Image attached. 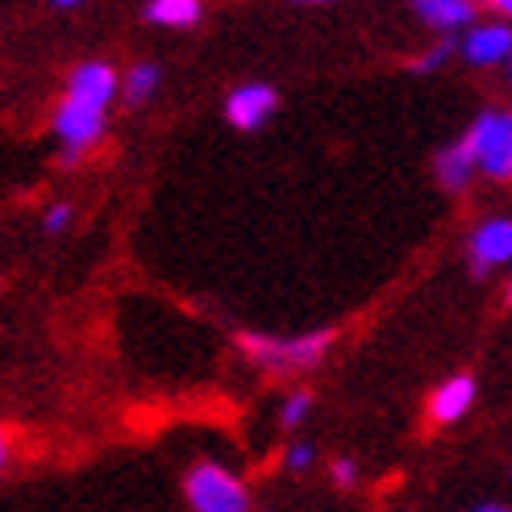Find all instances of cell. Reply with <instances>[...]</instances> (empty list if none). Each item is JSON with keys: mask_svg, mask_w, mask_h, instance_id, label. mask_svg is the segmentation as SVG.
I'll list each match as a JSON object with an SVG mask.
<instances>
[{"mask_svg": "<svg viewBox=\"0 0 512 512\" xmlns=\"http://www.w3.org/2000/svg\"><path fill=\"white\" fill-rule=\"evenodd\" d=\"M329 342H334V334H329V329H321V334H309V338H288V342L263 338V334H242V338H238V346H242L259 367H267V371L313 367L317 358L325 354Z\"/></svg>", "mask_w": 512, "mask_h": 512, "instance_id": "6da1fadb", "label": "cell"}, {"mask_svg": "<svg viewBox=\"0 0 512 512\" xmlns=\"http://www.w3.org/2000/svg\"><path fill=\"white\" fill-rule=\"evenodd\" d=\"M184 492H188V504L196 512H246L250 508L242 479H234V475H229L225 467H217V463L192 467Z\"/></svg>", "mask_w": 512, "mask_h": 512, "instance_id": "7a4b0ae2", "label": "cell"}, {"mask_svg": "<svg viewBox=\"0 0 512 512\" xmlns=\"http://www.w3.org/2000/svg\"><path fill=\"white\" fill-rule=\"evenodd\" d=\"M467 142L483 171L496 179H512V117L508 113H483L471 125Z\"/></svg>", "mask_w": 512, "mask_h": 512, "instance_id": "3957f363", "label": "cell"}, {"mask_svg": "<svg viewBox=\"0 0 512 512\" xmlns=\"http://www.w3.org/2000/svg\"><path fill=\"white\" fill-rule=\"evenodd\" d=\"M508 259H512V221H483L471 238V267L488 275Z\"/></svg>", "mask_w": 512, "mask_h": 512, "instance_id": "277c9868", "label": "cell"}, {"mask_svg": "<svg viewBox=\"0 0 512 512\" xmlns=\"http://www.w3.org/2000/svg\"><path fill=\"white\" fill-rule=\"evenodd\" d=\"M113 67L105 63H84L71 71V88H67V100H75V105H88V109H100L105 113V105L113 100Z\"/></svg>", "mask_w": 512, "mask_h": 512, "instance_id": "5b68a950", "label": "cell"}, {"mask_svg": "<svg viewBox=\"0 0 512 512\" xmlns=\"http://www.w3.org/2000/svg\"><path fill=\"white\" fill-rule=\"evenodd\" d=\"M55 130L67 146L84 150L100 138V130H105V113L100 109H88V105H75V100H63L59 113H55Z\"/></svg>", "mask_w": 512, "mask_h": 512, "instance_id": "8992f818", "label": "cell"}, {"mask_svg": "<svg viewBox=\"0 0 512 512\" xmlns=\"http://www.w3.org/2000/svg\"><path fill=\"white\" fill-rule=\"evenodd\" d=\"M271 109H275V88H267V84H246L225 100V113L238 130H259L271 117Z\"/></svg>", "mask_w": 512, "mask_h": 512, "instance_id": "52a82bcc", "label": "cell"}, {"mask_svg": "<svg viewBox=\"0 0 512 512\" xmlns=\"http://www.w3.org/2000/svg\"><path fill=\"white\" fill-rule=\"evenodd\" d=\"M463 55H467L471 63H479V67L508 59V55H512V30H508V25H479V30L467 34Z\"/></svg>", "mask_w": 512, "mask_h": 512, "instance_id": "ba28073f", "label": "cell"}, {"mask_svg": "<svg viewBox=\"0 0 512 512\" xmlns=\"http://www.w3.org/2000/svg\"><path fill=\"white\" fill-rule=\"evenodd\" d=\"M471 400H475V379L471 375H454V379L442 383L438 392H433L429 413H433V421H458L471 408Z\"/></svg>", "mask_w": 512, "mask_h": 512, "instance_id": "9c48e42d", "label": "cell"}, {"mask_svg": "<svg viewBox=\"0 0 512 512\" xmlns=\"http://www.w3.org/2000/svg\"><path fill=\"white\" fill-rule=\"evenodd\" d=\"M475 167H479V159H475V150H471L467 138L458 142V146H446L442 155H438V179H442L446 188H463Z\"/></svg>", "mask_w": 512, "mask_h": 512, "instance_id": "30bf717a", "label": "cell"}, {"mask_svg": "<svg viewBox=\"0 0 512 512\" xmlns=\"http://www.w3.org/2000/svg\"><path fill=\"white\" fill-rule=\"evenodd\" d=\"M417 13H421V21L438 25V30H454V25H467L475 9L467 0H421Z\"/></svg>", "mask_w": 512, "mask_h": 512, "instance_id": "8fae6325", "label": "cell"}, {"mask_svg": "<svg viewBox=\"0 0 512 512\" xmlns=\"http://www.w3.org/2000/svg\"><path fill=\"white\" fill-rule=\"evenodd\" d=\"M146 21L155 25H196L200 21V5L196 0H150L146 5Z\"/></svg>", "mask_w": 512, "mask_h": 512, "instance_id": "7c38bea8", "label": "cell"}, {"mask_svg": "<svg viewBox=\"0 0 512 512\" xmlns=\"http://www.w3.org/2000/svg\"><path fill=\"white\" fill-rule=\"evenodd\" d=\"M155 84H159V67L155 63H138L134 71H130V80H125V105H142V100L155 92Z\"/></svg>", "mask_w": 512, "mask_h": 512, "instance_id": "4fadbf2b", "label": "cell"}, {"mask_svg": "<svg viewBox=\"0 0 512 512\" xmlns=\"http://www.w3.org/2000/svg\"><path fill=\"white\" fill-rule=\"evenodd\" d=\"M309 404H313L309 392H296V396L284 404V429H296V425L304 421V413H309Z\"/></svg>", "mask_w": 512, "mask_h": 512, "instance_id": "5bb4252c", "label": "cell"}, {"mask_svg": "<svg viewBox=\"0 0 512 512\" xmlns=\"http://www.w3.org/2000/svg\"><path fill=\"white\" fill-rule=\"evenodd\" d=\"M450 59V42H442V46H433L429 55H421V59H413V71H433V67H442Z\"/></svg>", "mask_w": 512, "mask_h": 512, "instance_id": "9a60e30c", "label": "cell"}, {"mask_svg": "<svg viewBox=\"0 0 512 512\" xmlns=\"http://www.w3.org/2000/svg\"><path fill=\"white\" fill-rule=\"evenodd\" d=\"M67 217H71V209H67V204H55V209L46 213V234H59V229L67 225Z\"/></svg>", "mask_w": 512, "mask_h": 512, "instance_id": "2e32d148", "label": "cell"}, {"mask_svg": "<svg viewBox=\"0 0 512 512\" xmlns=\"http://www.w3.org/2000/svg\"><path fill=\"white\" fill-rule=\"evenodd\" d=\"M354 463H350V458H338V463H334V483H338V488H350V483H354Z\"/></svg>", "mask_w": 512, "mask_h": 512, "instance_id": "e0dca14e", "label": "cell"}, {"mask_svg": "<svg viewBox=\"0 0 512 512\" xmlns=\"http://www.w3.org/2000/svg\"><path fill=\"white\" fill-rule=\"evenodd\" d=\"M309 463H313V450H309V446H292V450H288V467H292V471H304Z\"/></svg>", "mask_w": 512, "mask_h": 512, "instance_id": "ac0fdd59", "label": "cell"}, {"mask_svg": "<svg viewBox=\"0 0 512 512\" xmlns=\"http://www.w3.org/2000/svg\"><path fill=\"white\" fill-rule=\"evenodd\" d=\"M475 512H508L504 504H483V508H475Z\"/></svg>", "mask_w": 512, "mask_h": 512, "instance_id": "d6986e66", "label": "cell"}, {"mask_svg": "<svg viewBox=\"0 0 512 512\" xmlns=\"http://www.w3.org/2000/svg\"><path fill=\"white\" fill-rule=\"evenodd\" d=\"M496 9H500V13H508V17H512V0H500V5H496Z\"/></svg>", "mask_w": 512, "mask_h": 512, "instance_id": "ffe728a7", "label": "cell"}, {"mask_svg": "<svg viewBox=\"0 0 512 512\" xmlns=\"http://www.w3.org/2000/svg\"><path fill=\"white\" fill-rule=\"evenodd\" d=\"M504 300H508V304H512V284H508V296H504Z\"/></svg>", "mask_w": 512, "mask_h": 512, "instance_id": "44dd1931", "label": "cell"}]
</instances>
